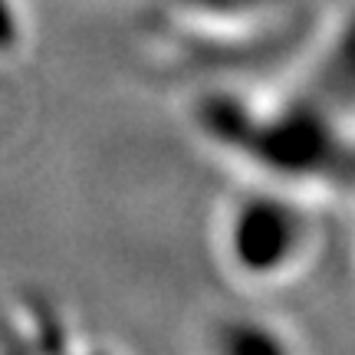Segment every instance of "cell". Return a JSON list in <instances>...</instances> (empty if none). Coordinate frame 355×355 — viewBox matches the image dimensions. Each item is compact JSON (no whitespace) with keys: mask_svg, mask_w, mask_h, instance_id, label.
<instances>
[{"mask_svg":"<svg viewBox=\"0 0 355 355\" xmlns=\"http://www.w3.org/2000/svg\"><path fill=\"white\" fill-rule=\"evenodd\" d=\"M296 243V220L279 204H247L237 217L234 230V254L247 270L263 273L270 266H279Z\"/></svg>","mask_w":355,"mask_h":355,"instance_id":"1","label":"cell"},{"mask_svg":"<svg viewBox=\"0 0 355 355\" xmlns=\"http://www.w3.org/2000/svg\"><path fill=\"white\" fill-rule=\"evenodd\" d=\"M17 43V20H13L7 0H0V50H10Z\"/></svg>","mask_w":355,"mask_h":355,"instance_id":"2","label":"cell"}]
</instances>
